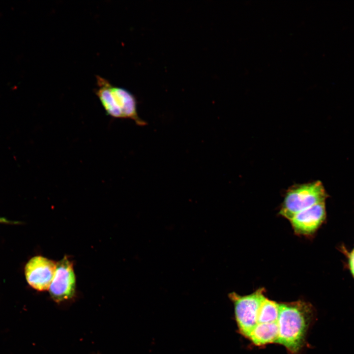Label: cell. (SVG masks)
<instances>
[{"label": "cell", "mask_w": 354, "mask_h": 354, "mask_svg": "<svg viewBox=\"0 0 354 354\" xmlns=\"http://www.w3.org/2000/svg\"><path fill=\"white\" fill-rule=\"evenodd\" d=\"M314 317L313 307L306 302L298 300L279 304L276 342L285 346L292 354L298 353L304 345Z\"/></svg>", "instance_id": "cell-1"}, {"label": "cell", "mask_w": 354, "mask_h": 354, "mask_svg": "<svg viewBox=\"0 0 354 354\" xmlns=\"http://www.w3.org/2000/svg\"><path fill=\"white\" fill-rule=\"evenodd\" d=\"M96 79L97 87L94 92L108 116L114 118L130 119L139 126L146 125L138 116L137 100L131 92L113 85L99 75Z\"/></svg>", "instance_id": "cell-2"}, {"label": "cell", "mask_w": 354, "mask_h": 354, "mask_svg": "<svg viewBox=\"0 0 354 354\" xmlns=\"http://www.w3.org/2000/svg\"><path fill=\"white\" fill-rule=\"evenodd\" d=\"M326 198L320 181L294 185L286 193L279 214L290 220L298 212L325 202Z\"/></svg>", "instance_id": "cell-3"}, {"label": "cell", "mask_w": 354, "mask_h": 354, "mask_svg": "<svg viewBox=\"0 0 354 354\" xmlns=\"http://www.w3.org/2000/svg\"><path fill=\"white\" fill-rule=\"evenodd\" d=\"M265 292V289L261 288L246 295H240L235 292L229 294L234 305L239 330L247 337L257 324L259 309L266 298Z\"/></svg>", "instance_id": "cell-4"}, {"label": "cell", "mask_w": 354, "mask_h": 354, "mask_svg": "<svg viewBox=\"0 0 354 354\" xmlns=\"http://www.w3.org/2000/svg\"><path fill=\"white\" fill-rule=\"evenodd\" d=\"M76 279L73 264L67 257L57 263L55 273L49 290L52 297L61 301L72 297Z\"/></svg>", "instance_id": "cell-5"}, {"label": "cell", "mask_w": 354, "mask_h": 354, "mask_svg": "<svg viewBox=\"0 0 354 354\" xmlns=\"http://www.w3.org/2000/svg\"><path fill=\"white\" fill-rule=\"evenodd\" d=\"M57 263L47 258L37 256L31 258L25 267L28 284L38 291L49 290L56 271Z\"/></svg>", "instance_id": "cell-6"}, {"label": "cell", "mask_w": 354, "mask_h": 354, "mask_svg": "<svg viewBox=\"0 0 354 354\" xmlns=\"http://www.w3.org/2000/svg\"><path fill=\"white\" fill-rule=\"evenodd\" d=\"M325 217L324 202L298 212L289 221L295 234L306 236L314 234L321 226Z\"/></svg>", "instance_id": "cell-7"}, {"label": "cell", "mask_w": 354, "mask_h": 354, "mask_svg": "<svg viewBox=\"0 0 354 354\" xmlns=\"http://www.w3.org/2000/svg\"><path fill=\"white\" fill-rule=\"evenodd\" d=\"M278 335L277 322L257 324L248 336L256 345L276 342Z\"/></svg>", "instance_id": "cell-8"}, {"label": "cell", "mask_w": 354, "mask_h": 354, "mask_svg": "<svg viewBox=\"0 0 354 354\" xmlns=\"http://www.w3.org/2000/svg\"><path fill=\"white\" fill-rule=\"evenodd\" d=\"M279 314V304L266 297L259 309L257 324L277 322Z\"/></svg>", "instance_id": "cell-9"}, {"label": "cell", "mask_w": 354, "mask_h": 354, "mask_svg": "<svg viewBox=\"0 0 354 354\" xmlns=\"http://www.w3.org/2000/svg\"><path fill=\"white\" fill-rule=\"evenodd\" d=\"M349 263L351 272L354 277V249L350 253Z\"/></svg>", "instance_id": "cell-10"}, {"label": "cell", "mask_w": 354, "mask_h": 354, "mask_svg": "<svg viewBox=\"0 0 354 354\" xmlns=\"http://www.w3.org/2000/svg\"><path fill=\"white\" fill-rule=\"evenodd\" d=\"M0 222L5 223H11V222H10L9 221H8L7 219L2 217H0Z\"/></svg>", "instance_id": "cell-11"}]
</instances>
